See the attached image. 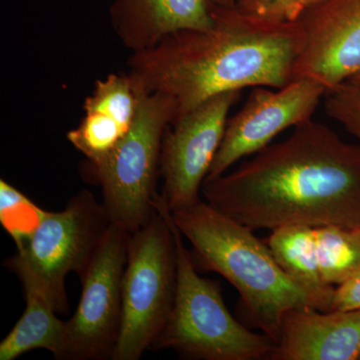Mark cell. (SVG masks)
Masks as SVG:
<instances>
[{
  "mask_svg": "<svg viewBox=\"0 0 360 360\" xmlns=\"http://www.w3.org/2000/svg\"><path fill=\"white\" fill-rule=\"evenodd\" d=\"M201 193L252 231L290 224L360 229V144L310 120L233 172L206 179Z\"/></svg>",
  "mask_w": 360,
  "mask_h": 360,
  "instance_id": "cell-1",
  "label": "cell"
},
{
  "mask_svg": "<svg viewBox=\"0 0 360 360\" xmlns=\"http://www.w3.org/2000/svg\"><path fill=\"white\" fill-rule=\"evenodd\" d=\"M302 45L298 22H267L236 6H215L210 30L174 32L132 53L130 72L148 92L174 97L179 120L224 92L285 86L295 78Z\"/></svg>",
  "mask_w": 360,
  "mask_h": 360,
  "instance_id": "cell-2",
  "label": "cell"
},
{
  "mask_svg": "<svg viewBox=\"0 0 360 360\" xmlns=\"http://www.w3.org/2000/svg\"><path fill=\"white\" fill-rule=\"evenodd\" d=\"M172 217L203 269L217 272L236 288L253 326L276 342L290 310L323 311L316 297L279 266L266 243L250 227L201 200Z\"/></svg>",
  "mask_w": 360,
  "mask_h": 360,
  "instance_id": "cell-3",
  "label": "cell"
},
{
  "mask_svg": "<svg viewBox=\"0 0 360 360\" xmlns=\"http://www.w3.org/2000/svg\"><path fill=\"white\" fill-rule=\"evenodd\" d=\"M176 101L143 85L139 113L127 136L99 163L85 161L84 179L101 187L103 205L111 224L134 233L158 213L156 191L161 148L177 117Z\"/></svg>",
  "mask_w": 360,
  "mask_h": 360,
  "instance_id": "cell-4",
  "label": "cell"
},
{
  "mask_svg": "<svg viewBox=\"0 0 360 360\" xmlns=\"http://www.w3.org/2000/svg\"><path fill=\"white\" fill-rule=\"evenodd\" d=\"M169 220L176 246V292L153 349H172L187 359H269L276 341L264 333H252L229 312L219 286L198 274L172 212Z\"/></svg>",
  "mask_w": 360,
  "mask_h": 360,
  "instance_id": "cell-5",
  "label": "cell"
},
{
  "mask_svg": "<svg viewBox=\"0 0 360 360\" xmlns=\"http://www.w3.org/2000/svg\"><path fill=\"white\" fill-rule=\"evenodd\" d=\"M110 226L103 203L89 191H80L61 212L44 210L39 224L4 264L23 286L44 293L58 314H65L66 276L75 272L84 277Z\"/></svg>",
  "mask_w": 360,
  "mask_h": 360,
  "instance_id": "cell-6",
  "label": "cell"
},
{
  "mask_svg": "<svg viewBox=\"0 0 360 360\" xmlns=\"http://www.w3.org/2000/svg\"><path fill=\"white\" fill-rule=\"evenodd\" d=\"M155 219L130 236L122 319L112 360H139L167 326L176 292V246L161 195Z\"/></svg>",
  "mask_w": 360,
  "mask_h": 360,
  "instance_id": "cell-7",
  "label": "cell"
},
{
  "mask_svg": "<svg viewBox=\"0 0 360 360\" xmlns=\"http://www.w3.org/2000/svg\"><path fill=\"white\" fill-rule=\"evenodd\" d=\"M131 233L111 224L80 281L82 297L75 314L65 321L54 359H112L122 319V278Z\"/></svg>",
  "mask_w": 360,
  "mask_h": 360,
  "instance_id": "cell-8",
  "label": "cell"
},
{
  "mask_svg": "<svg viewBox=\"0 0 360 360\" xmlns=\"http://www.w3.org/2000/svg\"><path fill=\"white\" fill-rule=\"evenodd\" d=\"M240 96L241 91L213 96L168 127L161 148L160 195L170 212L200 200L203 184L224 139L229 111Z\"/></svg>",
  "mask_w": 360,
  "mask_h": 360,
  "instance_id": "cell-9",
  "label": "cell"
},
{
  "mask_svg": "<svg viewBox=\"0 0 360 360\" xmlns=\"http://www.w3.org/2000/svg\"><path fill=\"white\" fill-rule=\"evenodd\" d=\"M326 92L321 82L307 77L295 78L274 90L253 87L245 105L227 120L224 139L206 179L224 174L241 158L269 146L284 130L312 120Z\"/></svg>",
  "mask_w": 360,
  "mask_h": 360,
  "instance_id": "cell-10",
  "label": "cell"
},
{
  "mask_svg": "<svg viewBox=\"0 0 360 360\" xmlns=\"http://www.w3.org/2000/svg\"><path fill=\"white\" fill-rule=\"evenodd\" d=\"M297 22L302 45L295 78H314L329 91L360 70V0H328Z\"/></svg>",
  "mask_w": 360,
  "mask_h": 360,
  "instance_id": "cell-11",
  "label": "cell"
},
{
  "mask_svg": "<svg viewBox=\"0 0 360 360\" xmlns=\"http://www.w3.org/2000/svg\"><path fill=\"white\" fill-rule=\"evenodd\" d=\"M143 84L134 73H110L97 80L84 103V117L68 131V141L90 163L111 155L139 113Z\"/></svg>",
  "mask_w": 360,
  "mask_h": 360,
  "instance_id": "cell-12",
  "label": "cell"
},
{
  "mask_svg": "<svg viewBox=\"0 0 360 360\" xmlns=\"http://www.w3.org/2000/svg\"><path fill=\"white\" fill-rule=\"evenodd\" d=\"M360 309L321 311L300 307L285 315L271 360H359Z\"/></svg>",
  "mask_w": 360,
  "mask_h": 360,
  "instance_id": "cell-13",
  "label": "cell"
},
{
  "mask_svg": "<svg viewBox=\"0 0 360 360\" xmlns=\"http://www.w3.org/2000/svg\"><path fill=\"white\" fill-rule=\"evenodd\" d=\"M212 0H112L111 25L132 53L146 51L182 30H210Z\"/></svg>",
  "mask_w": 360,
  "mask_h": 360,
  "instance_id": "cell-14",
  "label": "cell"
},
{
  "mask_svg": "<svg viewBox=\"0 0 360 360\" xmlns=\"http://www.w3.org/2000/svg\"><path fill=\"white\" fill-rule=\"evenodd\" d=\"M265 243L279 266L316 297L323 311H330L335 288L328 285L322 279L314 227L283 225L272 229Z\"/></svg>",
  "mask_w": 360,
  "mask_h": 360,
  "instance_id": "cell-15",
  "label": "cell"
},
{
  "mask_svg": "<svg viewBox=\"0 0 360 360\" xmlns=\"http://www.w3.org/2000/svg\"><path fill=\"white\" fill-rule=\"evenodd\" d=\"M26 307L20 321L0 342V360H14L35 349L56 354L63 340L65 321L56 316L49 298L32 286H23Z\"/></svg>",
  "mask_w": 360,
  "mask_h": 360,
  "instance_id": "cell-16",
  "label": "cell"
},
{
  "mask_svg": "<svg viewBox=\"0 0 360 360\" xmlns=\"http://www.w3.org/2000/svg\"><path fill=\"white\" fill-rule=\"evenodd\" d=\"M314 232L322 279L338 288L360 270V229L330 224L314 227Z\"/></svg>",
  "mask_w": 360,
  "mask_h": 360,
  "instance_id": "cell-17",
  "label": "cell"
},
{
  "mask_svg": "<svg viewBox=\"0 0 360 360\" xmlns=\"http://www.w3.org/2000/svg\"><path fill=\"white\" fill-rule=\"evenodd\" d=\"M42 212L44 210L32 203L18 188L11 186L6 180H0V221L11 238L14 239L20 233V219L22 220L25 231L23 238L27 236L39 224L30 219L39 222Z\"/></svg>",
  "mask_w": 360,
  "mask_h": 360,
  "instance_id": "cell-18",
  "label": "cell"
},
{
  "mask_svg": "<svg viewBox=\"0 0 360 360\" xmlns=\"http://www.w3.org/2000/svg\"><path fill=\"white\" fill-rule=\"evenodd\" d=\"M326 1L328 0H238L236 8L245 15L267 22L293 23Z\"/></svg>",
  "mask_w": 360,
  "mask_h": 360,
  "instance_id": "cell-19",
  "label": "cell"
},
{
  "mask_svg": "<svg viewBox=\"0 0 360 360\" xmlns=\"http://www.w3.org/2000/svg\"><path fill=\"white\" fill-rule=\"evenodd\" d=\"M324 110L360 142V91L356 87L347 82L329 90L324 96Z\"/></svg>",
  "mask_w": 360,
  "mask_h": 360,
  "instance_id": "cell-20",
  "label": "cell"
},
{
  "mask_svg": "<svg viewBox=\"0 0 360 360\" xmlns=\"http://www.w3.org/2000/svg\"><path fill=\"white\" fill-rule=\"evenodd\" d=\"M360 309V270L347 283L335 288L331 310Z\"/></svg>",
  "mask_w": 360,
  "mask_h": 360,
  "instance_id": "cell-21",
  "label": "cell"
},
{
  "mask_svg": "<svg viewBox=\"0 0 360 360\" xmlns=\"http://www.w3.org/2000/svg\"><path fill=\"white\" fill-rule=\"evenodd\" d=\"M238 0H212L215 6L219 7H234Z\"/></svg>",
  "mask_w": 360,
  "mask_h": 360,
  "instance_id": "cell-22",
  "label": "cell"
},
{
  "mask_svg": "<svg viewBox=\"0 0 360 360\" xmlns=\"http://www.w3.org/2000/svg\"><path fill=\"white\" fill-rule=\"evenodd\" d=\"M347 82L354 85V87H356V89L360 91V70L357 71L355 75H352Z\"/></svg>",
  "mask_w": 360,
  "mask_h": 360,
  "instance_id": "cell-23",
  "label": "cell"
},
{
  "mask_svg": "<svg viewBox=\"0 0 360 360\" xmlns=\"http://www.w3.org/2000/svg\"><path fill=\"white\" fill-rule=\"evenodd\" d=\"M359 360H360V359H359Z\"/></svg>",
  "mask_w": 360,
  "mask_h": 360,
  "instance_id": "cell-24",
  "label": "cell"
}]
</instances>
